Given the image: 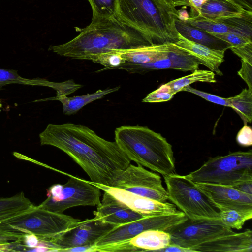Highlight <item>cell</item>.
I'll use <instances>...</instances> for the list:
<instances>
[{"instance_id":"obj_1","label":"cell","mask_w":252,"mask_h":252,"mask_svg":"<svg viewBox=\"0 0 252 252\" xmlns=\"http://www.w3.org/2000/svg\"><path fill=\"white\" fill-rule=\"evenodd\" d=\"M41 145L55 147L70 156L91 182L111 186L131 160L115 142L80 124H49L39 135Z\"/></svg>"},{"instance_id":"obj_2","label":"cell","mask_w":252,"mask_h":252,"mask_svg":"<svg viewBox=\"0 0 252 252\" xmlns=\"http://www.w3.org/2000/svg\"><path fill=\"white\" fill-rule=\"evenodd\" d=\"M152 45L140 30L117 15L92 16L90 24L65 43L50 46L49 50L67 58L92 60L95 57L114 50H127Z\"/></svg>"},{"instance_id":"obj_3","label":"cell","mask_w":252,"mask_h":252,"mask_svg":"<svg viewBox=\"0 0 252 252\" xmlns=\"http://www.w3.org/2000/svg\"><path fill=\"white\" fill-rule=\"evenodd\" d=\"M116 15L142 32L151 45L174 43L179 11L172 0H117Z\"/></svg>"},{"instance_id":"obj_4","label":"cell","mask_w":252,"mask_h":252,"mask_svg":"<svg viewBox=\"0 0 252 252\" xmlns=\"http://www.w3.org/2000/svg\"><path fill=\"white\" fill-rule=\"evenodd\" d=\"M115 140L130 160L163 176L175 173L172 145L160 134L146 126H123L115 130Z\"/></svg>"},{"instance_id":"obj_5","label":"cell","mask_w":252,"mask_h":252,"mask_svg":"<svg viewBox=\"0 0 252 252\" xmlns=\"http://www.w3.org/2000/svg\"><path fill=\"white\" fill-rule=\"evenodd\" d=\"M79 219L34 205L31 208L0 220V234L20 238L34 235L48 241L71 227Z\"/></svg>"},{"instance_id":"obj_6","label":"cell","mask_w":252,"mask_h":252,"mask_svg":"<svg viewBox=\"0 0 252 252\" xmlns=\"http://www.w3.org/2000/svg\"><path fill=\"white\" fill-rule=\"evenodd\" d=\"M185 176L193 183L231 187L252 182V151L211 157Z\"/></svg>"},{"instance_id":"obj_7","label":"cell","mask_w":252,"mask_h":252,"mask_svg":"<svg viewBox=\"0 0 252 252\" xmlns=\"http://www.w3.org/2000/svg\"><path fill=\"white\" fill-rule=\"evenodd\" d=\"M163 176L168 200L180 209L188 219L220 220L219 210L185 175L173 173Z\"/></svg>"},{"instance_id":"obj_8","label":"cell","mask_w":252,"mask_h":252,"mask_svg":"<svg viewBox=\"0 0 252 252\" xmlns=\"http://www.w3.org/2000/svg\"><path fill=\"white\" fill-rule=\"evenodd\" d=\"M63 184L52 185L47 192V198L39 207L59 213L71 207L78 206H97L100 203V189L92 183L69 175Z\"/></svg>"},{"instance_id":"obj_9","label":"cell","mask_w":252,"mask_h":252,"mask_svg":"<svg viewBox=\"0 0 252 252\" xmlns=\"http://www.w3.org/2000/svg\"><path fill=\"white\" fill-rule=\"evenodd\" d=\"M116 226L95 216L92 219L79 220L63 233L46 242L52 252H65L76 247L92 246Z\"/></svg>"},{"instance_id":"obj_10","label":"cell","mask_w":252,"mask_h":252,"mask_svg":"<svg viewBox=\"0 0 252 252\" xmlns=\"http://www.w3.org/2000/svg\"><path fill=\"white\" fill-rule=\"evenodd\" d=\"M111 186L162 202L168 200L160 175L139 165L130 164Z\"/></svg>"},{"instance_id":"obj_11","label":"cell","mask_w":252,"mask_h":252,"mask_svg":"<svg viewBox=\"0 0 252 252\" xmlns=\"http://www.w3.org/2000/svg\"><path fill=\"white\" fill-rule=\"evenodd\" d=\"M168 232L171 236L170 244L191 250L202 243L235 233L220 220H193L188 219Z\"/></svg>"},{"instance_id":"obj_12","label":"cell","mask_w":252,"mask_h":252,"mask_svg":"<svg viewBox=\"0 0 252 252\" xmlns=\"http://www.w3.org/2000/svg\"><path fill=\"white\" fill-rule=\"evenodd\" d=\"M187 219L185 214L180 211L172 214L146 216L116 226L94 245L98 246L127 240L148 230L168 232Z\"/></svg>"},{"instance_id":"obj_13","label":"cell","mask_w":252,"mask_h":252,"mask_svg":"<svg viewBox=\"0 0 252 252\" xmlns=\"http://www.w3.org/2000/svg\"><path fill=\"white\" fill-rule=\"evenodd\" d=\"M171 243L169 232L158 230L144 231L136 236L123 241L91 247L92 252H115L156 251Z\"/></svg>"},{"instance_id":"obj_14","label":"cell","mask_w":252,"mask_h":252,"mask_svg":"<svg viewBox=\"0 0 252 252\" xmlns=\"http://www.w3.org/2000/svg\"><path fill=\"white\" fill-rule=\"evenodd\" d=\"M218 210H235L252 212V195L233 187L201 183H194Z\"/></svg>"},{"instance_id":"obj_15","label":"cell","mask_w":252,"mask_h":252,"mask_svg":"<svg viewBox=\"0 0 252 252\" xmlns=\"http://www.w3.org/2000/svg\"><path fill=\"white\" fill-rule=\"evenodd\" d=\"M92 183L144 216L172 214L178 211L173 203L158 201L114 187Z\"/></svg>"},{"instance_id":"obj_16","label":"cell","mask_w":252,"mask_h":252,"mask_svg":"<svg viewBox=\"0 0 252 252\" xmlns=\"http://www.w3.org/2000/svg\"><path fill=\"white\" fill-rule=\"evenodd\" d=\"M186 21L191 26L208 32L231 33L252 39V12L247 11L239 16L215 20L197 14L189 16Z\"/></svg>"},{"instance_id":"obj_17","label":"cell","mask_w":252,"mask_h":252,"mask_svg":"<svg viewBox=\"0 0 252 252\" xmlns=\"http://www.w3.org/2000/svg\"><path fill=\"white\" fill-rule=\"evenodd\" d=\"M199 64V62L193 57L176 47L174 50L153 62L145 63L126 62L116 69L125 70L130 73H144L163 69L193 71L198 69Z\"/></svg>"},{"instance_id":"obj_18","label":"cell","mask_w":252,"mask_h":252,"mask_svg":"<svg viewBox=\"0 0 252 252\" xmlns=\"http://www.w3.org/2000/svg\"><path fill=\"white\" fill-rule=\"evenodd\" d=\"M194 252H251L252 231L248 229L241 232L221 236L194 246Z\"/></svg>"},{"instance_id":"obj_19","label":"cell","mask_w":252,"mask_h":252,"mask_svg":"<svg viewBox=\"0 0 252 252\" xmlns=\"http://www.w3.org/2000/svg\"><path fill=\"white\" fill-rule=\"evenodd\" d=\"M94 214L104 221L117 226L146 217L132 210L105 191Z\"/></svg>"},{"instance_id":"obj_20","label":"cell","mask_w":252,"mask_h":252,"mask_svg":"<svg viewBox=\"0 0 252 252\" xmlns=\"http://www.w3.org/2000/svg\"><path fill=\"white\" fill-rule=\"evenodd\" d=\"M177 48L182 50L195 58L200 63L208 68L216 74L221 76L222 72L220 66L224 61L226 50H216L196 43L186 38L179 33L176 42L172 43Z\"/></svg>"},{"instance_id":"obj_21","label":"cell","mask_w":252,"mask_h":252,"mask_svg":"<svg viewBox=\"0 0 252 252\" xmlns=\"http://www.w3.org/2000/svg\"><path fill=\"white\" fill-rule=\"evenodd\" d=\"M178 33L188 40L216 50H227L230 45L209 32L193 27L185 21L178 19L175 21Z\"/></svg>"},{"instance_id":"obj_22","label":"cell","mask_w":252,"mask_h":252,"mask_svg":"<svg viewBox=\"0 0 252 252\" xmlns=\"http://www.w3.org/2000/svg\"><path fill=\"white\" fill-rule=\"evenodd\" d=\"M172 43L146 45L121 50H114L119 53L126 62L134 63H145L153 62L174 50Z\"/></svg>"},{"instance_id":"obj_23","label":"cell","mask_w":252,"mask_h":252,"mask_svg":"<svg viewBox=\"0 0 252 252\" xmlns=\"http://www.w3.org/2000/svg\"><path fill=\"white\" fill-rule=\"evenodd\" d=\"M247 11L232 0H206L200 7L198 14L215 20L239 16Z\"/></svg>"},{"instance_id":"obj_24","label":"cell","mask_w":252,"mask_h":252,"mask_svg":"<svg viewBox=\"0 0 252 252\" xmlns=\"http://www.w3.org/2000/svg\"><path fill=\"white\" fill-rule=\"evenodd\" d=\"M120 88V86H117L112 88H108L104 90L99 89L94 93L82 95L72 97L55 96L54 98L47 99L59 100L63 105V114L66 115H71L77 113L79 110L87 104L102 98L106 94L115 92Z\"/></svg>"},{"instance_id":"obj_25","label":"cell","mask_w":252,"mask_h":252,"mask_svg":"<svg viewBox=\"0 0 252 252\" xmlns=\"http://www.w3.org/2000/svg\"><path fill=\"white\" fill-rule=\"evenodd\" d=\"M33 206L23 192L10 197H0V220L27 210Z\"/></svg>"},{"instance_id":"obj_26","label":"cell","mask_w":252,"mask_h":252,"mask_svg":"<svg viewBox=\"0 0 252 252\" xmlns=\"http://www.w3.org/2000/svg\"><path fill=\"white\" fill-rule=\"evenodd\" d=\"M215 73L211 71L196 69L188 75L170 81L167 83L175 94L182 91L187 86L197 82L216 83Z\"/></svg>"},{"instance_id":"obj_27","label":"cell","mask_w":252,"mask_h":252,"mask_svg":"<svg viewBox=\"0 0 252 252\" xmlns=\"http://www.w3.org/2000/svg\"><path fill=\"white\" fill-rule=\"evenodd\" d=\"M230 107L234 109L243 121L252 120V91L245 88L238 94L228 98Z\"/></svg>"},{"instance_id":"obj_28","label":"cell","mask_w":252,"mask_h":252,"mask_svg":"<svg viewBox=\"0 0 252 252\" xmlns=\"http://www.w3.org/2000/svg\"><path fill=\"white\" fill-rule=\"evenodd\" d=\"M220 220L225 225L240 230L245 223L252 218V212H244L235 210H219Z\"/></svg>"},{"instance_id":"obj_29","label":"cell","mask_w":252,"mask_h":252,"mask_svg":"<svg viewBox=\"0 0 252 252\" xmlns=\"http://www.w3.org/2000/svg\"><path fill=\"white\" fill-rule=\"evenodd\" d=\"M46 80L41 79H29L20 76L13 69L0 68V90L6 85L21 84L30 85L46 86Z\"/></svg>"},{"instance_id":"obj_30","label":"cell","mask_w":252,"mask_h":252,"mask_svg":"<svg viewBox=\"0 0 252 252\" xmlns=\"http://www.w3.org/2000/svg\"><path fill=\"white\" fill-rule=\"evenodd\" d=\"M93 16L108 17L116 15L117 0H87Z\"/></svg>"},{"instance_id":"obj_31","label":"cell","mask_w":252,"mask_h":252,"mask_svg":"<svg viewBox=\"0 0 252 252\" xmlns=\"http://www.w3.org/2000/svg\"><path fill=\"white\" fill-rule=\"evenodd\" d=\"M91 61L104 66V68L97 71V72L105 70L116 69L126 62L125 60L116 51L97 56Z\"/></svg>"},{"instance_id":"obj_32","label":"cell","mask_w":252,"mask_h":252,"mask_svg":"<svg viewBox=\"0 0 252 252\" xmlns=\"http://www.w3.org/2000/svg\"><path fill=\"white\" fill-rule=\"evenodd\" d=\"M174 94L170 86L166 83L148 94L142 100V102L149 103L165 102L171 99Z\"/></svg>"},{"instance_id":"obj_33","label":"cell","mask_w":252,"mask_h":252,"mask_svg":"<svg viewBox=\"0 0 252 252\" xmlns=\"http://www.w3.org/2000/svg\"><path fill=\"white\" fill-rule=\"evenodd\" d=\"M182 91H187L195 94L207 101L216 104L220 105L230 107V104L228 98L221 97L210 93L194 89L189 85L186 86Z\"/></svg>"},{"instance_id":"obj_34","label":"cell","mask_w":252,"mask_h":252,"mask_svg":"<svg viewBox=\"0 0 252 252\" xmlns=\"http://www.w3.org/2000/svg\"><path fill=\"white\" fill-rule=\"evenodd\" d=\"M209 33L215 37L227 42L230 45V47L240 46L252 42V39H250L244 36L234 33H216L214 32Z\"/></svg>"},{"instance_id":"obj_35","label":"cell","mask_w":252,"mask_h":252,"mask_svg":"<svg viewBox=\"0 0 252 252\" xmlns=\"http://www.w3.org/2000/svg\"><path fill=\"white\" fill-rule=\"evenodd\" d=\"M231 51L241 59V61L252 65V42L235 47H230Z\"/></svg>"},{"instance_id":"obj_36","label":"cell","mask_w":252,"mask_h":252,"mask_svg":"<svg viewBox=\"0 0 252 252\" xmlns=\"http://www.w3.org/2000/svg\"><path fill=\"white\" fill-rule=\"evenodd\" d=\"M244 126L239 131L236 136V141L239 145L243 147H249L252 145V129L244 121Z\"/></svg>"},{"instance_id":"obj_37","label":"cell","mask_w":252,"mask_h":252,"mask_svg":"<svg viewBox=\"0 0 252 252\" xmlns=\"http://www.w3.org/2000/svg\"><path fill=\"white\" fill-rule=\"evenodd\" d=\"M241 64L238 74L246 83L248 89L252 91V65L242 61Z\"/></svg>"},{"instance_id":"obj_38","label":"cell","mask_w":252,"mask_h":252,"mask_svg":"<svg viewBox=\"0 0 252 252\" xmlns=\"http://www.w3.org/2000/svg\"><path fill=\"white\" fill-rule=\"evenodd\" d=\"M206 0H185L187 6L190 7V12L189 16H194L198 14L199 10Z\"/></svg>"},{"instance_id":"obj_39","label":"cell","mask_w":252,"mask_h":252,"mask_svg":"<svg viewBox=\"0 0 252 252\" xmlns=\"http://www.w3.org/2000/svg\"><path fill=\"white\" fill-rule=\"evenodd\" d=\"M158 252H191L192 250L182 247L181 246L170 244L166 247L158 250Z\"/></svg>"},{"instance_id":"obj_40","label":"cell","mask_w":252,"mask_h":252,"mask_svg":"<svg viewBox=\"0 0 252 252\" xmlns=\"http://www.w3.org/2000/svg\"><path fill=\"white\" fill-rule=\"evenodd\" d=\"M233 187L243 192L252 195V182L243 183Z\"/></svg>"},{"instance_id":"obj_41","label":"cell","mask_w":252,"mask_h":252,"mask_svg":"<svg viewBox=\"0 0 252 252\" xmlns=\"http://www.w3.org/2000/svg\"><path fill=\"white\" fill-rule=\"evenodd\" d=\"M16 247L15 241L0 243V252H14Z\"/></svg>"},{"instance_id":"obj_42","label":"cell","mask_w":252,"mask_h":252,"mask_svg":"<svg viewBox=\"0 0 252 252\" xmlns=\"http://www.w3.org/2000/svg\"><path fill=\"white\" fill-rule=\"evenodd\" d=\"M246 10L252 12V0H232Z\"/></svg>"},{"instance_id":"obj_43","label":"cell","mask_w":252,"mask_h":252,"mask_svg":"<svg viewBox=\"0 0 252 252\" xmlns=\"http://www.w3.org/2000/svg\"><path fill=\"white\" fill-rule=\"evenodd\" d=\"M18 238L0 234V243L16 241Z\"/></svg>"},{"instance_id":"obj_44","label":"cell","mask_w":252,"mask_h":252,"mask_svg":"<svg viewBox=\"0 0 252 252\" xmlns=\"http://www.w3.org/2000/svg\"><path fill=\"white\" fill-rule=\"evenodd\" d=\"M2 107V104L1 102V100H0V112H1V109Z\"/></svg>"}]
</instances>
